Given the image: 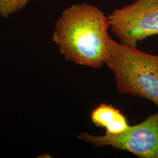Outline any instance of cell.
<instances>
[{
	"label": "cell",
	"instance_id": "obj_1",
	"mask_svg": "<svg viewBox=\"0 0 158 158\" xmlns=\"http://www.w3.org/2000/svg\"><path fill=\"white\" fill-rule=\"evenodd\" d=\"M110 27L108 16L96 6L74 4L58 18L52 40L69 60L99 69L107 57Z\"/></svg>",
	"mask_w": 158,
	"mask_h": 158
},
{
	"label": "cell",
	"instance_id": "obj_2",
	"mask_svg": "<svg viewBox=\"0 0 158 158\" xmlns=\"http://www.w3.org/2000/svg\"><path fill=\"white\" fill-rule=\"evenodd\" d=\"M105 64L119 93L142 97L158 108V56L118 43L110 37Z\"/></svg>",
	"mask_w": 158,
	"mask_h": 158
},
{
	"label": "cell",
	"instance_id": "obj_3",
	"mask_svg": "<svg viewBox=\"0 0 158 158\" xmlns=\"http://www.w3.org/2000/svg\"><path fill=\"white\" fill-rule=\"evenodd\" d=\"M108 17L110 28L124 45L136 48L143 40L158 35V0H135Z\"/></svg>",
	"mask_w": 158,
	"mask_h": 158
},
{
	"label": "cell",
	"instance_id": "obj_4",
	"mask_svg": "<svg viewBox=\"0 0 158 158\" xmlns=\"http://www.w3.org/2000/svg\"><path fill=\"white\" fill-rule=\"evenodd\" d=\"M77 138L95 148L110 146L139 158H158V111L118 135L96 136L84 132Z\"/></svg>",
	"mask_w": 158,
	"mask_h": 158
},
{
	"label": "cell",
	"instance_id": "obj_5",
	"mask_svg": "<svg viewBox=\"0 0 158 158\" xmlns=\"http://www.w3.org/2000/svg\"><path fill=\"white\" fill-rule=\"evenodd\" d=\"M124 115L118 109L103 103L93 110L91 119L97 127L107 128Z\"/></svg>",
	"mask_w": 158,
	"mask_h": 158
},
{
	"label": "cell",
	"instance_id": "obj_6",
	"mask_svg": "<svg viewBox=\"0 0 158 158\" xmlns=\"http://www.w3.org/2000/svg\"><path fill=\"white\" fill-rule=\"evenodd\" d=\"M29 0H0V16L8 18L23 9Z\"/></svg>",
	"mask_w": 158,
	"mask_h": 158
}]
</instances>
